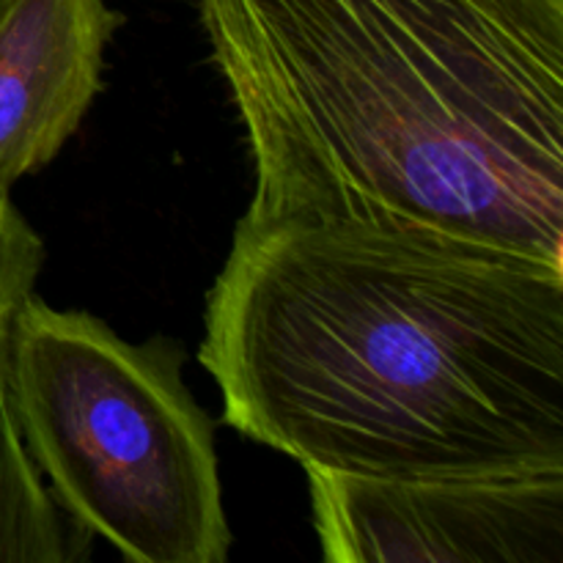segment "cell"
I'll return each mask as SVG.
<instances>
[{"mask_svg":"<svg viewBox=\"0 0 563 563\" xmlns=\"http://www.w3.org/2000/svg\"><path fill=\"white\" fill-rule=\"evenodd\" d=\"M198 361L302 471H563V273L355 223H236Z\"/></svg>","mask_w":563,"mask_h":563,"instance_id":"6da1fadb","label":"cell"},{"mask_svg":"<svg viewBox=\"0 0 563 563\" xmlns=\"http://www.w3.org/2000/svg\"><path fill=\"white\" fill-rule=\"evenodd\" d=\"M242 223H355L563 273V0H196Z\"/></svg>","mask_w":563,"mask_h":563,"instance_id":"7a4b0ae2","label":"cell"},{"mask_svg":"<svg viewBox=\"0 0 563 563\" xmlns=\"http://www.w3.org/2000/svg\"><path fill=\"white\" fill-rule=\"evenodd\" d=\"M185 346L124 341L27 295L9 324L22 440L60 509L132 563H225L214 427L181 379Z\"/></svg>","mask_w":563,"mask_h":563,"instance_id":"3957f363","label":"cell"},{"mask_svg":"<svg viewBox=\"0 0 563 563\" xmlns=\"http://www.w3.org/2000/svg\"><path fill=\"white\" fill-rule=\"evenodd\" d=\"M306 476L330 563H563V471Z\"/></svg>","mask_w":563,"mask_h":563,"instance_id":"277c9868","label":"cell"},{"mask_svg":"<svg viewBox=\"0 0 563 563\" xmlns=\"http://www.w3.org/2000/svg\"><path fill=\"white\" fill-rule=\"evenodd\" d=\"M121 25L104 0H11L0 11V198L80 130Z\"/></svg>","mask_w":563,"mask_h":563,"instance_id":"5b68a950","label":"cell"},{"mask_svg":"<svg viewBox=\"0 0 563 563\" xmlns=\"http://www.w3.org/2000/svg\"><path fill=\"white\" fill-rule=\"evenodd\" d=\"M93 537L58 506L14 416L9 335L0 341V563H77Z\"/></svg>","mask_w":563,"mask_h":563,"instance_id":"8992f818","label":"cell"},{"mask_svg":"<svg viewBox=\"0 0 563 563\" xmlns=\"http://www.w3.org/2000/svg\"><path fill=\"white\" fill-rule=\"evenodd\" d=\"M44 264V242L22 218L11 196L0 198V341L9 335L16 308L33 295Z\"/></svg>","mask_w":563,"mask_h":563,"instance_id":"52a82bcc","label":"cell"},{"mask_svg":"<svg viewBox=\"0 0 563 563\" xmlns=\"http://www.w3.org/2000/svg\"><path fill=\"white\" fill-rule=\"evenodd\" d=\"M9 3H11V0H0V11H3Z\"/></svg>","mask_w":563,"mask_h":563,"instance_id":"ba28073f","label":"cell"}]
</instances>
